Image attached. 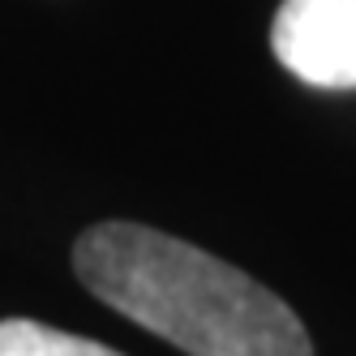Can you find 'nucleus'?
Here are the masks:
<instances>
[{"label":"nucleus","instance_id":"1","mask_svg":"<svg viewBox=\"0 0 356 356\" xmlns=\"http://www.w3.org/2000/svg\"><path fill=\"white\" fill-rule=\"evenodd\" d=\"M73 270L108 309L189 356H314L300 318L270 288L155 227H86Z\"/></svg>","mask_w":356,"mask_h":356},{"label":"nucleus","instance_id":"2","mask_svg":"<svg viewBox=\"0 0 356 356\" xmlns=\"http://www.w3.org/2000/svg\"><path fill=\"white\" fill-rule=\"evenodd\" d=\"M270 47L292 78L318 90H356V0H284Z\"/></svg>","mask_w":356,"mask_h":356},{"label":"nucleus","instance_id":"3","mask_svg":"<svg viewBox=\"0 0 356 356\" xmlns=\"http://www.w3.org/2000/svg\"><path fill=\"white\" fill-rule=\"evenodd\" d=\"M0 356H120V352L31 318H9L0 322Z\"/></svg>","mask_w":356,"mask_h":356}]
</instances>
